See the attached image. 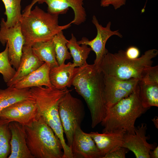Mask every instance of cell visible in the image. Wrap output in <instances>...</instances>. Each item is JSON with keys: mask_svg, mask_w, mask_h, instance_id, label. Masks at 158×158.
Wrapping results in <instances>:
<instances>
[{"mask_svg": "<svg viewBox=\"0 0 158 158\" xmlns=\"http://www.w3.org/2000/svg\"><path fill=\"white\" fill-rule=\"evenodd\" d=\"M72 85L86 103L90 113L91 127L94 128L103 119L107 111L103 73L94 64L87 63L75 67Z\"/></svg>", "mask_w": 158, "mask_h": 158, "instance_id": "1", "label": "cell"}, {"mask_svg": "<svg viewBox=\"0 0 158 158\" xmlns=\"http://www.w3.org/2000/svg\"><path fill=\"white\" fill-rule=\"evenodd\" d=\"M158 54V50L152 49L146 51L140 57L131 59L122 50L115 53L108 52L98 66L104 74L122 80L135 78L139 80L147 69L152 66V59Z\"/></svg>", "mask_w": 158, "mask_h": 158, "instance_id": "2", "label": "cell"}, {"mask_svg": "<svg viewBox=\"0 0 158 158\" xmlns=\"http://www.w3.org/2000/svg\"><path fill=\"white\" fill-rule=\"evenodd\" d=\"M30 90L36 104L37 116L42 118L61 142L63 152V158H73L71 148L64 137L58 111L59 101L69 90L67 88L60 90L54 87L39 86L31 87Z\"/></svg>", "mask_w": 158, "mask_h": 158, "instance_id": "3", "label": "cell"}, {"mask_svg": "<svg viewBox=\"0 0 158 158\" xmlns=\"http://www.w3.org/2000/svg\"><path fill=\"white\" fill-rule=\"evenodd\" d=\"M148 109L142 104L138 84L134 92L107 109L100 123L104 127L102 133L123 129L125 133L134 134L136 119Z\"/></svg>", "mask_w": 158, "mask_h": 158, "instance_id": "4", "label": "cell"}, {"mask_svg": "<svg viewBox=\"0 0 158 158\" xmlns=\"http://www.w3.org/2000/svg\"><path fill=\"white\" fill-rule=\"evenodd\" d=\"M59 16L51 14L36 6L26 14H22L20 21L22 32L25 40L24 45L32 47L35 43L52 40L58 33L71 26L59 24Z\"/></svg>", "mask_w": 158, "mask_h": 158, "instance_id": "5", "label": "cell"}, {"mask_svg": "<svg viewBox=\"0 0 158 158\" xmlns=\"http://www.w3.org/2000/svg\"><path fill=\"white\" fill-rule=\"evenodd\" d=\"M28 148L34 158H63L62 143L42 118L37 116L29 126H25Z\"/></svg>", "mask_w": 158, "mask_h": 158, "instance_id": "6", "label": "cell"}, {"mask_svg": "<svg viewBox=\"0 0 158 158\" xmlns=\"http://www.w3.org/2000/svg\"><path fill=\"white\" fill-rule=\"evenodd\" d=\"M69 90L59 101L58 111L63 133L68 145L70 147L74 132L81 124L85 115L82 101L73 96Z\"/></svg>", "mask_w": 158, "mask_h": 158, "instance_id": "7", "label": "cell"}, {"mask_svg": "<svg viewBox=\"0 0 158 158\" xmlns=\"http://www.w3.org/2000/svg\"><path fill=\"white\" fill-rule=\"evenodd\" d=\"M0 42L8 47L9 59L11 65L16 70L20 63L25 40L22 32L20 22L13 27H8L2 18L0 23Z\"/></svg>", "mask_w": 158, "mask_h": 158, "instance_id": "8", "label": "cell"}, {"mask_svg": "<svg viewBox=\"0 0 158 158\" xmlns=\"http://www.w3.org/2000/svg\"><path fill=\"white\" fill-rule=\"evenodd\" d=\"M139 81L135 78L122 80L103 74L104 95L107 110L134 92Z\"/></svg>", "mask_w": 158, "mask_h": 158, "instance_id": "9", "label": "cell"}, {"mask_svg": "<svg viewBox=\"0 0 158 158\" xmlns=\"http://www.w3.org/2000/svg\"><path fill=\"white\" fill-rule=\"evenodd\" d=\"M83 0H32L30 4L27 6L23 11V14L30 12L36 3H46L47 5V12L53 15L59 16L66 13L69 8L74 13L72 23L79 25L84 23L86 19L87 14L83 7Z\"/></svg>", "mask_w": 158, "mask_h": 158, "instance_id": "10", "label": "cell"}, {"mask_svg": "<svg viewBox=\"0 0 158 158\" xmlns=\"http://www.w3.org/2000/svg\"><path fill=\"white\" fill-rule=\"evenodd\" d=\"M37 115L36 102L31 97L3 110L0 112V118L10 122H18L24 126H29L36 119Z\"/></svg>", "mask_w": 158, "mask_h": 158, "instance_id": "11", "label": "cell"}, {"mask_svg": "<svg viewBox=\"0 0 158 158\" xmlns=\"http://www.w3.org/2000/svg\"><path fill=\"white\" fill-rule=\"evenodd\" d=\"M92 22L95 26L97 30V34L92 40H89L85 37L77 41L78 43L81 45L85 44L89 46L95 54L96 58L94 64L98 66L104 55L108 52L105 48L106 43L108 39L114 35H117L122 38V35L118 30L112 31L111 29V23L109 22L105 27L99 24L96 16L94 15L92 18Z\"/></svg>", "mask_w": 158, "mask_h": 158, "instance_id": "12", "label": "cell"}, {"mask_svg": "<svg viewBox=\"0 0 158 158\" xmlns=\"http://www.w3.org/2000/svg\"><path fill=\"white\" fill-rule=\"evenodd\" d=\"M147 128V124L143 123L135 127L134 134L124 135L122 147L131 151L136 158H150V152L156 147L147 141L150 138L146 136Z\"/></svg>", "mask_w": 158, "mask_h": 158, "instance_id": "13", "label": "cell"}, {"mask_svg": "<svg viewBox=\"0 0 158 158\" xmlns=\"http://www.w3.org/2000/svg\"><path fill=\"white\" fill-rule=\"evenodd\" d=\"M73 158H102L92 137L80 127L76 129L70 147Z\"/></svg>", "mask_w": 158, "mask_h": 158, "instance_id": "14", "label": "cell"}, {"mask_svg": "<svg viewBox=\"0 0 158 158\" xmlns=\"http://www.w3.org/2000/svg\"><path fill=\"white\" fill-rule=\"evenodd\" d=\"M11 153L8 158H34L28 147L25 127L18 122L11 121Z\"/></svg>", "mask_w": 158, "mask_h": 158, "instance_id": "15", "label": "cell"}, {"mask_svg": "<svg viewBox=\"0 0 158 158\" xmlns=\"http://www.w3.org/2000/svg\"><path fill=\"white\" fill-rule=\"evenodd\" d=\"M44 63L34 54L31 47L24 45L19 67L12 78L6 83L7 87L13 86Z\"/></svg>", "mask_w": 158, "mask_h": 158, "instance_id": "16", "label": "cell"}, {"mask_svg": "<svg viewBox=\"0 0 158 158\" xmlns=\"http://www.w3.org/2000/svg\"><path fill=\"white\" fill-rule=\"evenodd\" d=\"M125 133L122 129L102 133L97 132L88 133L94 141L103 158L106 154L122 147Z\"/></svg>", "mask_w": 158, "mask_h": 158, "instance_id": "17", "label": "cell"}, {"mask_svg": "<svg viewBox=\"0 0 158 158\" xmlns=\"http://www.w3.org/2000/svg\"><path fill=\"white\" fill-rule=\"evenodd\" d=\"M50 68L49 64L44 63L40 67L27 75L13 86L18 89L30 88L43 86L51 88L54 87L49 79Z\"/></svg>", "mask_w": 158, "mask_h": 158, "instance_id": "18", "label": "cell"}, {"mask_svg": "<svg viewBox=\"0 0 158 158\" xmlns=\"http://www.w3.org/2000/svg\"><path fill=\"white\" fill-rule=\"evenodd\" d=\"M75 68L73 63L69 62L51 68L49 77L53 87L60 90L71 87Z\"/></svg>", "mask_w": 158, "mask_h": 158, "instance_id": "19", "label": "cell"}, {"mask_svg": "<svg viewBox=\"0 0 158 158\" xmlns=\"http://www.w3.org/2000/svg\"><path fill=\"white\" fill-rule=\"evenodd\" d=\"M31 97L30 88L18 89L12 86L0 89V112L9 106Z\"/></svg>", "mask_w": 158, "mask_h": 158, "instance_id": "20", "label": "cell"}, {"mask_svg": "<svg viewBox=\"0 0 158 158\" xmlns=\"http://www.w3.org/2000/svg\"><path fill=\"white\" fill-rule=\"evenodd\" d=\"M139 96L143 107H158V83L139 81Z\"/></svg>", "mask_w": 158, "mask_h": 158, "instance_id": "21", "label": "cell"}, {"mask_svg": "<svg viewBox=\"0 0 158 158\" xmlns=\"http://www.w3.org/2000/svg\"><path fill=\"white\" fill-rule=\"evenodd\" d=\"M35 55L42 61L48 63L51 68L59 66L56 59L53 40L37 42L31 47Z\"/></svg>", "mask_w": 158, "mask_h": 158, "instance_id": "22", "label": "cell"}, {"mask_svg": "<svg viewBox=\"0 0 158 158\" xmlns=\"http://www.w3.org/2000/svg\"><path fill=\"white\" fill-rule=\"evenodd\" d=\"M79 44L77 39L73 33L67 44L71 56L73 59V65L75 67L83 66L87 63V59L92 51L91 48L85 44Z\"/></svg>", "mask_w": 158, "mask_h": 158, "instance_id": "23", "label": "cell"}, {"mask_svg": "<svg viewBox=\"0 0 158 158\" xmlns=\"http://www.w3.org/2000/svg\"><path fill=\"white\" fill-rule=\"evenodd\" d=\"M5 9L4 14L6 16V21L8 27L15 25L20 21L22 18L21 2L22 0H1Z\"/></svg>", "mask_w": 158, "mask_h": 158, "instance_id": "24", "label": "cell"}, {"mask_svg": "<svg viewBox=\"0 0 158 158\" xmlns=\"http://www.w3.org/2000/svg\"><path fill=\"white\" fill-rule=\"evenodd\" d=\"M56 59L59 65L64 63L71 56L67 46L68 41L64 35L63 31L56 34L53 38Z\"/></svg>", "mask_w": 158, "mask_h": 158, "instance_id": "25", "label": "cell"}, {"mask_svg": "<svg viewBox=\"0 0 158 158\" xmlns=\"http://www.w3.org/2000/svg\"><path fill=\"white\" fill-rule=\"evenodd\" d=\"M8 120L0 118V158H6L11 153V133Z\"/></svg>", "mask_w": 158, "mask_h": 158, "instance_id": "26", "label": "cell"}, {"mask_svg": "<svg viewBox=\"0 0 158 158\" xmlns=\"http://www.w3.org/2000/svg\"><path fill=\"white\" fill-rule=\"evenodd\" d=\"M16 71L10 63L8 47L6 43L4 50L0 52V74L2 75L4 81L7 83L12 78Z\"/></svg>", "mask_w": 158, "mask_h": 158, "instance_id": "27", "label": "cell"}, {"mask_svg": "<svg viewBox=\"0 0 158 158\" xmlns=\"http://www.w3.org/2000/svg\"><path fill=\"white\" fill-rule=\"evenodd\" d=\"M140 80L158 83V65L152 66L147 69Z\"/></svg>", "mask_w": 158, "mask_h": 158, "instance_id": "28", "label": "cell"}, {"mask_svg": "<svg viewBox=\"0 0 158 158\" xmlns=\"http://www.w3.org/2000/svg\"><path fill=\"white\" fill-rule=\"evenodd\" d=\"M128 149L121 147L105 155L103 158H125Z\"/></svg>", "mask_w": 158, "mask_h": 158, "instance_id": "29", "label": "cell"}, {"mask_svg": "<svg viewBox=\"0 0 158 158\" xmlns=\"http://www.w3.org/2000/svg\"><path fill=\"white\" fill-rule=\"evenodd\" d=\"M126 0H101L100 6L103 7L109 6L111 5L116 10L126 4Z\"/></svg>", "mask_w": 158, "mask_h": 158, "instance_id": "30", "label": "cell"}, {"mask_svg": "<svg viewBox=\"0 0 158 158\" xmlns=\"http://www.w3.org/2000/svg\"><path fill=\"white\" fill-rule=\"evenodd\" d=\"M126 56L129 59H135L138 58L140 51L136 47L131 46L129 47L125 51Z\"/></svg>", "mask_w": 158, "mask_h": 158, "instance_id": "31", "label": "cell"}, {"mask_svg": "<svg viewBox=\"0 0 158 158\" xmlns=\"http://www.w3.org/2000/svg\"><path fill=\"white\" fill-rule=\"evenodd\" d=\"M150 158H158V147H156L153 150L151 151L150 153Z\"/></svg>", "mask_w": 158, "mask_h": 158, "instance_id": "32", "label": "cell"}, {"mask_svg": "<svg viewBox=\"0 0 158 158\" xmlns=\"http://www.w3.org/2000/svg\"><path fill=\"white\" fill-rule=\"evenodd\" d=\"M153 121L156 127L158 128V118L157 116L155 117L152 120Z\"/></svg>", "mask_w": 158, "mask_h": 158, "instance_id": "33", "label": "cell"}, {"mask_svg": "<svg viewBox=\"0 0 158 158\" xmlns=\"http://www.w3.org/2000/svg\"><path fill=\"white\" fill-rule=\"evenodd\" d=\"M147 0H146V2L145 3V6H144V8L142 9V12H143L144 11V10H145V6H146V3H147Z\"/></svg>", "mask_w": 158, "mask_h": 158, "instance_id": "34", "label": "cell"}]
</instances>
